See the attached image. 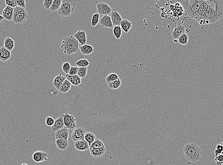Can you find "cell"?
Segmentation results:
<instances>
[{"label": "cell", "instance_id": "6da1fadb", "mask_svg": "<svg viewBox=\"0 0 223 165\" xmlns=\"http://www.w3.org/2000/svg\"><path fill=\"white\" fill-rule=\"evenodd\" d=\"M207 7L204 18V25L215 23L223 16L222 0L207 1Z\"/></svg>", "mask_w": 223, "mask_h": 165}, {"label": "cell", "instance_id": "7a4b0ae2", "mask_svg": "<svg viewBox=\"0 0 223 165\" xmlns=\"http://www.w3.org/2000/svg\"><path fill=\"white\" fill-rule=\"evenodd\" d=\"M202 2L200 0H185L180 1L179 2L186 15L196 20Z\"/></svg>", "mask_w": 223, "mask_h": 165}, {"label": "cell", "instance_id": "3957f363", "mask_svg": "<svg viewBox=\"0 0 223 165\" xmlns=\"http://www.w3.org/2000/svg\"><path fill=\"white\" fill-rule=\"evenodd\" d=\"M202 151L198 145L194 143H188L184 148V155L188 161L196 162L201 158Z\"/></svg>", "mask_w": 223, "mask_h": 165}, {"label": "cell", "instance_id": "277c9868", "mask_svg": "<svg viewBox=\"0 0 223 165\" xmlns=\"http://www.w3.org/2000/svg\"><path fill=\"white\" fill-rule=\"evenodd\" d=\"M79 43L73 35L66 37L61 41V49L65 55L76 53L79 49Z\"/></svg>", "mask_w": 223, "mask_h": 165}, {"label": "cell", "instance_id": "5b68a950", "mask_svg": "<svg viewBox=\"0 0 223 165\" xmlns=\"http://www.w3.org/2000/svg\"><path fill=\"white\" fill-rule=\"evenodd\" d=\"M76 7V4L74 1L63 0L57 13L60 16L62 17H69L74 13Z\"/></svg>", "mask_w": 223, "mask_h": 165}, {"label": "cell", "instance_id": "8992f818", "mask_svg": "<svg viewBox=\"0 0 223 165\" xmlns=\"http://www.w3.org/2000/svg\"><path fill=\"white\" fill-rule=\"evenodd\" d=\"M29 16L25 9L17 6L14 9L13 22L16 24H21L26 21Z\"/></svg>", "mask_w": 223, "mask_h": 165}, {"label": "cell", "instance_id": "52a82bcc", "mask_svg": "<svg viewBox=\"0 0 223 165\" xmlns=\"http://www.w3.org/2000/svg\"><path fill=\"white\" fill-rule=\"evenodd\" d=\"M61 116L63 118L65 128L71 130H73L76 128V120L73 115L69 114L67 112H65Z\"/></svg>", "mask_w": 223, "mask_h": 165}, {"label": "cell", "instance_id": "ba28073f", "mask_svg": "<svg viewBox=\"0 0 223 165\" xmlns=\"http://www.w3.org/2000/svg\"><path fill=\"white\" fill-rule=\"evenodd\" d=\"M87 132L86 129L82 127H79L74 129L71 134V139L72 141L79 140H84L85 134Z\"/></svg>", "mask_w": 223, "mask_h": 165}, {"label": "cell", "instance_id": "9c48e42d", "mask_svg": "<svg viewBox=\"0 0 223 165\" xmlns=\"http://www.w3.org/2000/svg\"><path fill=\"white\" fill-rule=\"evenodd\" d=\"M97 10L99 15H109L112 13V9L106 2H99L96 4Z\"/></svg>", "mask_w": 223, "mask_h": 165}, {"label": "cell", "instance_id": "30bf717a", "mask_svg": "<svg viewBox=\"0 0 223 165\" xmlns=\"http://www.w3.org/2000/svg\"><path fill=\"white\" fill-rule=\"evenodd\" d=\"M48 158H49L48 154L42 151L35 152L33 153L32 157L33 161L36 163H40L47 161L48 160Z\"/></svg>", "mask_w": 223, "mask_h": 165}, {"label": "cell", "instance_id": "8fae6325", "mask_svg": "<svg viewBox=\"0 0 223 165\" xmlns=\"http://www.w3.org/2000/svg\"><path fill=\"white\" fill-rule=\"evenodd\" d=\"M207 1H202V4L196 19V21L200 23V25H204V18L207 9Z\"/></svg>", "mask_w": 223, "mask_h": 165}, {"label": "cell", "instance_id": "7c38bea8", "mask_svg": "<svg viewBox=\"0 0 223 165\" xmlns=\"http://www.w3.org/2000/svg\"><path fill=\"white\" fill-rule=\"evenodd\" d=\"M79 43L83 46L87 44V37L86 33L84 31H78L73 35Z\"/></svg>", "mask_w": 223, "mask_h": 165}, {"label": "cell", "instance_id": "4fadbf2b", "mask_svg": "<svg viewBox=\"0 0 223 165\" xmlns=\"http://www.w3.org/2000/svg\"><path fill=\"white\" fill-rule=\"evenodd\" d=\"M74 146L77 150L80 152H85L90 148V146L88 142L84 140L74 141Z\"/></svg>", "mask_w": 223, "mask_h": 165}, {"label": "cell", "instance_id": "5bb4252c", "mask_svg": "<svg viewBox=\"0 0 223 165\" xmlns=\"http://www.w3.org/2000/svg\"><path fill=\"white\" fill-rule=\"evenodd\" d=\"M51 128L52 131L53 132H55L57 130L63 129L64 128V124L63 118L61 115L58 118L54 121V123L53 126Z\"/></svg>", "mask_w": 223, "mask_h": 165}, {"label": "cell", "instance_id": "9a60e30c", "mask_svg": "<svg viewBox=\"0 0 223 165\" xmlns=\"http://www.w3.org/2000/svg\"><path fill=\"white\" fill-rule=\"evenodd\" d=\"M99 23L102 27L111 29L114 27L110 15H103L99 20Z\"/></svg>", "mask_w": 223, "mask_h": 165}, {"label": "cell", "instance_id": "2e32d148", "mask_svg": "<svg viewBox=\"0 0 223 165\" xmlns=\"http://www.w3.org/2000/svg\"><path fill=\"white\" fill-rule=\"evenodd\" d=\"M90 149V154L93 158H99L102 157L106 152L105 146L98 148H91Z\"/></svg>", "mask_w": 223, "mask_h": 165}, {"label": "cell", "instance_id": "e0dca14e", "mask_svg": "<svg viewBox=\"0 0 223 165\" xmlns=\"http://www.w3.org/2000/svg\"><path fill=\"white\" fill-rule=\"evenodd\" d=\"M185 27L182 25L175 27L172 32V36L174 40H178L180 36L185 33Z\"/></svg>", "mask_w": 223, "mask_h": 165}, {"label": "cell", "instance_id": "ac0fdd59", "mask_svg": "<svg viewBox=\"0 0 223 165\" xmlns=\"http://www.w3.org/2000/svg\"><path fill=\"white\" fill-rule=\"evenodd\" d=\"M65 79H66L65 77L63 76L61 74H59L53 79V81H52V85L56 90H59L61 85L64 82Z\"/></svg>", "mask_w": 223, "mask_h": 165}, {"label": "cell", "instance_id": "d6986e66", "mask_svg": "<svg viewBox=\"0 0 223 165\" xmlns=\"http://www.w3.org/2000/svg\"><path fill=\"white\" fill-rule=\"evenodd\" d=\"M13 11L14 8L6 6L2 11V15L4 18V19L6 20L9 21H11L13 20Z\"/></svg>", "mask_w": 223, "mask_h": 165}, {"label": "cell", "instance_id": "ffe728a7", "mask_svg": "<svg viewBox=\"0 0 223 165\" xmlns=\"http://www.w3.org/2000/svg\"><path fill=\"white\" fill-rule=\"evenodd\" d=\"M110 17L113 26H120V23L123 19L121 14L118 12L117 11L112 12L110 14Z\"/></svg>", "mask_w": 223, "mask_h": 165}, {"label": "cell", "instance_id": "44dd1931", "mask_svg": "<svg viewBox=\"0 0 223 165\" xmlns=\"http://www.w3.org/2000/svg\"><path fill=\"white\" fill-rule=\"evenodd\" d=\"M12 57L11 52L7 50L4 47L0 48V60L6 62Z\"/></svg>", "mask_w": 223, "mask_h": 165}, {"label": "cell", "instance_id": "7402d4cb", "mask_svg": "<svg viewBox=\"0 0 223 165\" xmlns=\"http://www.w3.org/2000/svg\"><path fill=\"white\" fill-rule=\"evenodd\" d=\"M69 131L67 129L63 128L60 129L55 132V138L57 139H63V140H68L69 138Z\"/></svg>", "mask_w": 223, "mask_h": 165}, {"label": "cell", "instance_id": "603a6c76", "mask_svg": "<svg viewBox=\"0 0 223 165\" xmlns=\"http://www.w3.org/2000/svg\"><path fill=\"white\" fill-rule=\"evenodd\" d=\"M65 77L66 79L71 83V84L73 85L74 86H79L82 83V79L77 75L75 76H70L69 74H66Z\"/></svg>", "mask_w": 223, "mask_h": 165}, {"label": "cell", "instance_id": "cb8c5ba5", "mask_svg": "<svg viewBox=\"0 0 223 165\" xmlns=\"http://www.w3.org/2000/svg\"><path fill=\"white\" fill-rule=\"evenodd\" d=\"M56 146L59 149L64 150L68 148L69 146V141L68 140H63V139H57L55 141Z\"/></svg>", "mask_w": 223, "mask_h": 165}, {"label": "cell", "instance_id": "d4e9b609", "mask_svg": "<svg viewBox=\"0 0 223 165\" xmlns=\"http://www.w3.org/2000/svg\"><path fill=\"white\" fill-rule=\"evenodd\" d=\"M120 26L122 30L124 31L126 33H127L131 29L132 23L128 20L123 19L120 23Z\"/></svg>", "mask_w": 223, "mask_h": 165}, {"label": "cell", "instance_id": "484cf974", "mask_svg": "<svg viewBox=\"0 0 223 165\" xmlns=\"http://www.w3.org/2000/svg\"><path fill=\"white\" fill-rule=\"evenodd\" d=\"M80 52L83 55H89L94 52V48L90 45L85 44L79 48Z\"/></svg>", "mask_w": 223, "mask_h": 165}, {"label": "cell", "instance_id": "4316f807", "mask_svg": "<svg viewBox=\"0 0 223 165\" xmlns=\"http://www.w3.org/2000/svg\"><path fill=\"white\" fill-rule=\"evenodd\" d=\"M3 47L9 51L11 52L15 47V42L10 37H7L4 40Z\"/></svg>", "mask_w": 223, "mask_h": 165}, {"label": "cell", "instance_id": "83f0119b", "mask_svg": "<svg viewBox=\"0 0 223 165\" xmlns=\"http://www.w3.org/2000/svg\"><path fill=\"white\" fill-rule=\"evenodd\" d=\"M71 85H72L71 84V83L67 79H65L61 85L59 91L63 93H67L70 90Z\"/></svg>", "mask_w": 223, "mask_h": 165}, {"label": "cell", "instance_id": "f1b7e54d", "mask_svg": "<svg viewBox=\"0 0 223 165\" xmlns=\"http://www.w3.org/2000/svg\"><path fill=\"white\" fill-rule=\"evenodd\" d=\"M96 139L95 135L90 132H87L84 136V140L90 146Z\"/></svg>", "mask_w": 223, "mask_h": 165}, {"label": "cell", "instance_id": "f546056e", "mask_svg": "<svg viewBox=\"0 0 223 165\" xmlns=\"http://www.w3.org/2000/svg\"><path fill=\"white\" fill-rule=\"evenodd\" d=\"M122 82L120 79H118L117 80L114 81V82H111L108 83V87L110 89H113V90H116L118 89L121 87V85Z\"/></svg>", "mask_w": 223, "mask_h": 165}, {"label": "cell", "instance_id": "4dcf8cb0", "mask_svg": "<svg viewBox=\"0 0 223 165\" xmlns=\"http://www.w3.org/2000/svg\"><path fill=\"white\" fill-rule=\"evenodd\" d=\"M61 2H62L61 0H53L52 6L50 9V11L52 12H57L60 8Z\"/></svg>", "mask_w": 223, "mask_h": 165}, {"label": "cell", "instance_id": "1f68e13d", "mask_svg": "<svg viewBox=\"0 0 223 165\" xmlns=\"http://www.w3.org/2000/svg\"><path fill=\"white\" fill-rule=\"evenodd\" d=\"M122 30L120 26H115L113 27V33L114 36L118 40L121 37Z\"/></svg>", "mask_w": 223, "mask_h": 165}, {"label": "cell", "instance_id": "d6a6232c", "mask_svg": "<svg viewBox=\"0 0 223 165\" xmlns=\"http://www.w3.org/2000/svg\"><path fill=\"white\" fill-rule=\"evenodd\" d=\"M76 65L78 68H86L90 65V62L87 59H83L78 60L76 63Z\"/></svg>", "mask_w": 223, "mask_h": 165}, {"label": "cell", "instance_id": "836d02e7", "mask_svg": "<svg viewBox=\"0 0 223 165\" xmlns=\"http://www.w3.org/2000/svg\"><path fill=\"white\" fill-rule=\"evenodd\" d=\"M100 20V15L98 13H95L92 15L91 18V25L93 27L96 26L99 23Z\"/></svg>", "mask_w": 223, "mask_h": 165}, {"label": "cell", "instance_id": "e575fe53", "mask_svg": "<svg viewBox=\"0 0 223 165\" xmlns=\"http://www.w3.org/2000/svg\"><path fill=\"white\" fill-rule=\"evenodd\" d=\"M119 78L118 75L114 73H111L109 74V75L106 77L105 81L106 83L111 82H114V81L117 80Z\"/></svg>", "mask_w": 223, "mask_h": 165}, {"label": "cell", "instance_id": "d590c367", "mask_svg": "<svg viewBox=\"0 0 223 165\" xmlns=\"http://www.w3.org/2000/svg\"><path fill=\"white\" fill-rule=\"evenodd\" d=\"M104 146H105V145L102 142V141L99 140V139H96L94 141V142L90 146V148H89V149L98 148L103 147H104Z\"/></svg>", "mask_w": 223, "mask_h": 165}, {"label": "cell", "instance_id": "8d00e7d4", "mask_svg": "<svg viewBox=\"0 0 223 165\" xmlns=\"http://www.w3.org/2000/svg\"><path fill=\"white\" fill-rule=\"evenodd\" d=\"M88 68H79L77 75L80 78H85L87 76Z\"/></svg>", "mask_w": 223, "mask_h": 165}, {"label": "cell", "instance_id": "74e56055", "mask_svg": "<svg viewBox=\"0 0 223 165\" xmlns=\"http://www.w3.org/2000/svg\"><path fill=\"white\" fill-rule=\"evenodd\" d=\"M179 42L181 45H186L188 41V36L186 33H184L181 36H180L178 39Z\"/></svg>", "mask_w": 223, "mask_h": 165}, {"label": "cell", "instance_id": "f35d334b", "mask_svg": "<svg viewBox=\"0 0 223 165\" xmlns=\"http://www.w3.org/2000/svg\"><path fill=\"white\" fill-rule=\"evenodd\" d=\"M71 66V64H70L69 62H65L64 63L62 66H61V68H62V70L66 74H69V71H70V69Z\"/></svg>", "mask_w": 223, "mask_h": 165}, {"label": "cell", "instance_id": "ab89813d", "mask_svg": "<svg viewBox=\"0 0 223 165\" xmlns=\"http://www.w3.org/2000/svg\"><path fill=\"white\" fill-rule=\"evenodd\" d=\"M223 143H221L220 144L217 145V147H216V149L215 150V156L223 154Z\"/></svg>", "mask_w": 223, "mask_h": 165}, {"label": "cell", "instance_id": "60d3db41", "mask_svg": "<svg viewBox=\"0 0 223 165\" xmlns=\"http://www.w3.org/2000/svg\"><path fill=\"white\" fill-rule=\"evenodd\" d=\"M53 1V0H44V4H43V6L47 10H50Z\"/></svg>", "mask_w": 223, "mask_h": 165}, {"label": "cell", "instance_id": "b9f144b4", "mask_svg": "<svg viewBox=\"0 0 223 165\" xmlns=\"http://www.w3.org/2000/svg\"><path fill=\"white\" fill-rule=\"evenodd\" d=\"M55 120L53 119V117H47L45 119V123L47 126L49 127H52L53 126Z\"/></svg>", "mask_w": 223, "mask_h": 165}, {"label": "cell", "instance_id": "7bdbcfd3", "mask_svg": "<svg viewBox=\"0 0 223 165\" xmlns=\"http://www.w3.org/2000/svg\"><path fill=\"white\" fill-rule=\"evenodd\" d=\"M215 161H216L217 165H222L223 164V154L220 155L215 156Z\"/></svg>", "mask_w": 223, "mask_h": 165}, {"label": "cell", "instance_id": "ee69618b", "mask_svg": "<svg viewBox=\"0 0 223 165\" xmlns=\"http://www.w3.org/2000/svg\"><path fill=\"white\" fill-rule=\"evenodd\" d=\"M5 2H6V6H8L11 7L14 9L17 7L16 2L14 0H6Z\"/></svg>", "mask_w": 223, "mask_h": 165}, {"label": "cell", "instance_id": "f6af8a7d", "mask_svg": "<svg viewBox=\"0 0 223 165\" xmlns=\"http://www.w3.org/2000/svg\"><path fill=\"white\" fill-rule=\"evenodd\" d=\"M78 69L79 68L78 67H71L68 74L70 76H75L77 75Z\"/></svg>", "mask_w": 223, "mask_h": 165}, {"label": "cell", "instance_id": "bcb514c9", "mask_svg": "<svg viewBox=\"0 0 223 165\" xmlns=\"http://www.w3.org/2000/svg\"><path fill=\"white\" fill-rule=\"evenodd\" d=\"M15 2H16L17 6L25 9L26 1L25 0H16Z\"/></svg>", "mask_w": 223, "mask_h": 165}, {"label": "cell", "instance_id": "7dc6e473", "mask_svg": "<svg viewBox=\"0 0 223 165\" xmlns=\"http://www.w3.org/2000/svg\"><path fill=\"white\" fill-rule=\"evenodd\" d=\"M3 20H4V18H3V17H2V15H0V22H2V21H3Z\"/></svg>", "mask_w": 223, "mask_h": 165}, {"label": "cell", "instance_id": "c3c4849f", "mask_svg": "<svg viewBox=\"0 0 223 165\" xmlns=\"http://www.w3.org/2000/svg\"><path fill=\"white\" fill-rule=\"evenodd\" d=\"M21 165H28V164H26V163H23V164H21Z\"/></svg>", "mask_w": 223, "mask_h": 165}]
</instances>
